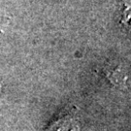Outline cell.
<instances>
[{
	"label": "cell",
	"instance_id": "obj_1",
	"mask_svg": "<svg viewBox=\"0 0 131 131\" xmlns=\"http://www.w3.org/2000/svg\"><path fill=\"white\" fill-rule=\"evenodd\" d=\"M105 73L108 79L114 84H125L128 75V70L126 66L122 62H109L105 67Z\"/></svg>",
	"mask_w": 131,
	"mask_h": 131
},
{
	"label": "cell",
	"instance_id": "obj_3",
	"mask_svg": "<svg viewBox=\"0 0 131 131\" xmlns=\"http://www.w3.org/2000/svg\"><path fill=\"white\" fill-rule=\"evenodd\" d=\"M121 24L131 31V5L124 4L122 9V17H121Z\"/></svg>",
	"mask_w": 131,
	"mask_h": 131
},
{
	"label": "cell",
	"instance_id": "obj_2",
	"mask_svg": "<svg viewBox=\"0 0 131 131\" xmlns=\"http://www.w3.org/2000/svg\"><path fill=\"white\" fill-rule=\"evenodd\" d=\"M47 131H80V124L77 117L69 113L52 122Z\"/></svg>",
	"mask_w": 131,
	"mask_h": 131
}]
</instances>
